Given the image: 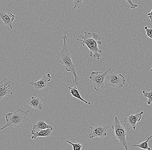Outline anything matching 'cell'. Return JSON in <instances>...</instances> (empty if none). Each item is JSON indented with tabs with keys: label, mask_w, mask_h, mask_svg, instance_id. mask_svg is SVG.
<instances>
[{
	"label": "cell",
	"mask_w": 152,
	"mask_h": 150,
	"mask_svg": "<svg viewBox=\"0 0 152 150\" xmlns=\"http://www.w3.org/2000/svg\"><path fill=\"white\" fill-rule=\"evenodd\" d=\"M27 102L32 108L39 110H43L42 102L40 99L36 97H33L27 100Z\"/></svg>",
	"instance_id": "cell-13"
},
{
	"label": "cell",
	"mask_w": 152,
	"mask_h": 150,
	"mask_svg": "<svg viewBox=\"0 0 152 150\" xmlns=\"http://www.w3.org/2000/svg\"><path fill=\"white\" fill-rule=\"evenodd\" d=\"M129 4V6H128L127 8H131V9H135L136 7H138V6L137 4L133 3L132 0H125Z\"/></svg>",
	"instance_id": "cell-21"
},
{
	"label": "cell",
	"mask_w": 152,
	"mask_h": 150,
	"mask_svg": "<svg viewBox=\"0 0 152 150\" xmlns=\"http://www.w3.org/2000/svg\"><path fill=\"white\" fill-rule=\"evenodd\" d=\"M68 89H70V93H71V95H72L73 97H75L77 99L81 100L82 101L84 102L86 104H88L90 105H91V103H90V102L86 101V100L83 99L82 97L81 96L80 93V91H79L77 87H68Z\"/></svg>",
	"instance_id": "cell-15"
},
{
	"label": "cell",
	"mask_w": 152,
	"mask_h": 150,
	"mask_svg": "<svg viewBox=\"0 0 152 150\" xmlns=\"http://www.w3.org/2000/svg\"><path fill=\"white\" fill-rule=\"evenodd\" d=\"M0 17L5 25L8 26L11 29H13V23L16 16L11 12H0Z\"/></svg>",
	"instance_id": "cell-11"
},
{
	"label": "cell",
	"mask_w": 152,
	"mask_h": 150,
	"mask_svg": "<svg viewBox=\"0 0 152 150\" xmlns=\"http://www.w3.org/2000/svg\"><path fill=\"white\" fill-rule=\"evenodd\" d=\"M15 89L14 81L4 78L0 82V100L8 95L13 94Z\"/></svg>",
	"instance_id": "cell-6"
},
{
	"label": "cell",
	"mask_w": 152,
	"mask_h": 150,
	"mask_svg": "<svg viewBox=\"0 0 152 150\" xmlns=\"http://www.w3.org/2000/svg\"><path fill=\"white\" fill-rule=\"evenodd\" d=\"M53 129H47L45 130H41L37 132H34L33 130L30 131L32 135L31 138L32 139H36L39 137H49L52 134Z\"/></svg>",
	"instance_id": "cell-12"
},
{
	"label": "cell",
	"mask_w": 152,
	"mask_h": 150,
	"mask_svg": "<svg viewBox=\"0 0 152 150\" xmlns=\"http://www.w3.org/2000/svg\"><path fill=\"white\" fill-rule=\"evenodd\" d=\"M152 138V135L151 136L147 138V140L145 141H143L140 144H138V145H133V147H137L140 149H142L147 150H151V149L149 147L148 145V142H149V140Z\"/></svg>",
	"instance_id": "cell-16"
},
{
	"label": "cell",
	"mask_w": 152,
	"mask_h": 150,
	"mask_svg": "<svg viewBox=\"0 0 152 150\" xmlns=\"http://www.w3.org/2000/svg\"><path fill=\"white\" fill-rule=\"evenodd\" d=\"M66 142L68 143V144L72 145L74 150H81L83 146L80 142H72L69 141V140H66Z\"/></svg>",
	"instance_id": "cell-18"
},
{
	"label": "cell",
	"mask_w": 152,
	"mask_h": 150,
	"mask_svg": "<svg viewBox=\"0 0 152 150\" xmlns=\"http://www.w3.org/2000/svg\"><path fill=\"white\" fill-rule=\"evenodd\" d=\"M142 94L145 97L148 98L147 103L148 105H151L152 102V90L150 92H147L145 90H143Z\"/></svg>",
	"instance_id": "cell-17"
},
{
	"label": "cell",
	"mask_w": 152,
	"mask_h": 150,
	"mask_svg": "<svg viewBox=\"0 0 152 150\" xmlns=\"http://www.w3.org/2000/svg\"><path fill=\"white\" fill-rule=\"evenodd\" d=\"M151 72H152V68H151Z\"/></svg>",
	"instance_id": "cell-23"
},
{
	"label": "cell",
	"mask_w": 152,
	"mask_h": 150,
	"mask_svg": "<svg viewBox=\"0 0 152 150\" xmlns=\"http://www.w3.org/2000/svg\"><path fill=\"white\" fill-rule=\"evenodd\" d=\"M82 38L77 39V40L81 41L80 44L83 46L86 45L90 50V57H94L97 60H99L101 56L102 51L99 48L98 45H102V41L101 40V37L96 33L84 32V35L81 34Z\"/></svg>",
	"instance_id": "cell-1"
},
{
	"label": "cell",
	"mask_w": 152,
	"mask_h": 150,
	"mask_svg": "<svg viewBox=\"0 0 152 150\" xmlns=\"http://www.w3.org/2000/svg\"><path fill=\"white\" fill-rule=\"evenodd\" d=\"M112 128L114 130L115 137L123 145L126 150H128V145L126 140L127 132L125 129V126L121 125V122L119 120L117 116L115 117Z\"/></svg>",
	"instance_id": "cell-4"
},
{
	"label": "cell",
	"mask_w": 152,
	"mask_h": 150,
	"mask_svg": "<svg viewBox=\"0 0 152 150\" xmlns=\"http://www.w3.org/2000/svg\"><path fill=\"white\" fill-rule=\"evenodd\" d=\"M84 0H73L74 7L73 8V10H75L76 8H80L82 7L83 3Z\"/></svg>",
	"instance_id": "cell-19"
},
{
	"label": "cell",
	"mask_w": 152,
	"mask_h": 150,
	"mask_svg": "<svg viewBox=\"0 0 152 150\" xmlns=\"http://www.w3.org/2000/svg\"><path fill=\"white\" fill-rule=\"evenodd\" d=\"M51 80V74L50 73H48L47 75L44 76L39 80H37L36 82H30V83L36 90L39 91L46 88L48 83L50 82Z\"/></svg>",
	"instance_id": "cell-9"
},
{
	"label": "cell",
	"mask_w": 152,
	"mask_h": 150,
	"mask_svg": "<svg viewBox=\"0 0 152 150\" xmlns=\"http://www.w3.org/2000/svg\"><path fill=\"white\" fill-rule=\"evenodd\" d=\"M147 15H148V18L150 19V20H151V21H152V9L151 11V12L148 13L147 14Z\"/></svg>",
	"instance_id": "cell-22"
},
{
	"label": "cell",
	"mask_w": 152,
	"mask_h": 150,
	"mask_svg": "<svg viewBox=\"0 0 152 150\" xmlns=\"http://www.w3.org/2000/svg\"><path fill=\"white\" fill-rule=\"evenodd\" d=\"M61 39L64 40V42L61 52V59L59 62L63 65L67 72H71L72 73L74 77L73 83L78 85L79 83L80 78L77 75L75 65L72 61L71 54L68 50V46L66 44L67 37L66 36H64L62 37Z\"/></svg>",
	"instance_id": "cell-2"
},
{
	"label": "cell",
	"mask_w": 152,
	"mask_h": 150,
	"mask_svg": "<svg viewBox=\"0 0 152 150\" xmlns=\"http://www.w3.org/2000/svg\"><path fill=\"white\" fill-rule=\"evenodd\" d=\"M32 107H30L28 110L24 111L19 108L18 110L13 113H9L6 115V123L1 130L10 127L22 126L24 122H32L28 118V114Z\"/></svg>",
	"instance_id": "cell-3"
},
{
	"label": "cell",
	"mask_w": 152,
	"mask_h": 150,
	"mask_svg": "<svg viewBox=\"0 0 152 150\" xmlns=\"http://www.w3.org/2000/svg\"><path fill=\"white\" fill-rule=\"evenodd\" d=\"M143 114V111L140 113H137L135 115L132 114L131 115L129 116L128 117L124 119L123 120L120 121L121 122L127 123L132 126L133 130H135L136 128L137 123L141 120L142 116Z\"/></svg>",
	"instance_id": "cell-10"
},
{
	"label": "cell",
	"mask_w": 152,
	"mask_h": 150,
	"mask_svg": "<svg viewBox=\"0 0 152 150\" xmlns=\"http://www.w3.org/2000/svg\"><path fill=\"white\" fill-rule=\"evenodd\" d=\"M112 68H110L104 72L94 71L91 73L89 78L93 82L94 89L96 91L98 92L100 89L104 88L105 79Z\"/></svg>",
	"instance_id": "cell-5"
},
{
	"label": "cell",
	"mask_w": 152,
	"mask_h": 150,
	"mask_svg": "<svg viewBox=\"0 0 152 150\" xmlns=\"http://www.w3.org/2000/svg\"><path fill=\"white\" fill-rule=\"evenodd\" d=\"M146 31V34L149 38L152 39V28H149L147 26H145L144 28Z\"/></svg>",
	"instance_id": "cell-20"
},
{
	"label": "cell",
	"mask_w": 152,
	"mask_h": 150,
	"mask_svg": "<svg viewBox=\"0 0 152 150\" xmlns=\"http://www.w3.org/2000/svg\"><path fill=\"white\" fill-rule=\"evenodd\" d=\"M47 129H53L52 125L47 124L43 119L38 120L36 124L33 126V130L34 132H37L41 130H45Z\"/></svg>",
	"instance_id": "cell-14"
},
{
	"label": "cell",
	"mask_w": 152,
	"mask_h": 150,
	"mask_svg": "<svg viewBox=\"0 0 152 150\" xmlns=\"http://www.w3.org/2000/svg\"><path fill=\"white\" fill-rule=\"evenodd\" d=\"M109 126H102L97 125L94 126H90L89 129L90 130V133L86 136L87 138H103L107 135V129Z\"/></svg>",
	"instance_id": "cell-8"
},
{
	"label": "cell",
	"mask_w": 152,
	"mask_h": 150,
	"mask_svg": "<svg viewBox=\"0 0 152 150\" xmlns=\"http://www.w3.org/2000/svg\"><path fill=\"white\" fill-rule=\"evenodd\" d=\"M107 84L113 87H118L122 88L125 83V77L121 74H117L115 72H112L107 75Z\"/></svg>",
	"instance_id": "cell-7"
}]
</instances>
